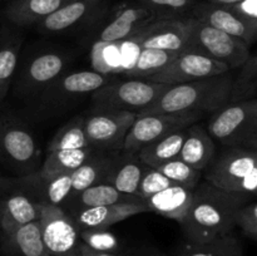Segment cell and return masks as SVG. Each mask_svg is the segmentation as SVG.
Returning <instances> with one entry per match:
<instances>
[{"label": "cell", "instance_id": "6da1fadb", "mask_svg": "<svg viewBox=\"0 0 257 256\" xmlns=\"http://www.w3.org/2000/svg\"><path fill=\"white\" fill-rule=\"evenodd\" d=\"M251 198L240 193L221 191L208 182H200L192 192V202L181 222L188 241L207 242L232 232L235 215Z\"/></svg>", "mask_w": 257, "mask_h": 256}, {"label": "cell", "instance_id": "7a4b0ae2", "mask_svg": "<svg viewBox=\"0 0 257 256\" xmlns=\"http://www.w3.org/2000/svg\"><path fill=\"white\" fill-rule=\"evenodd\" d=\"M232 77V74L226 72L205 79L170 85L156 102L140 114L213 113L228 103Z\"/></svg>", "mask_w": 257, "mask_h": 256}, {"label": "cell", "instance_id": "3957f363", "mask_svg": "<svg viewBox=\"0 0 257 256\" xmlns=\"http://www.w3.org/2000/svg\"><path fill=\"white\" fill-rule=\"evenodd\" d=\"M202 176L218 190L253 197L257 190V152L243 147H225L213 157Z\"/></svg>", "mask_w": 257, "mask_h": 256}, {"label": "cell", "instance_id": "277c9868", "mask_svg": "<svg viewBox=\"0 0 257 256\" xmlns=\"http://www.w3.org/2000/svg\"><path fill=\"white\" fill-rule=\"evenodd\" d=\"M207 132L223 147L257 148V99L227 103L211 115Z\"/></svg>", "mask_w": 257, "mask_h": 256}, {"label": "cell", "instance_id": "5b68a950", "mask_svg": "<svg viewBox=\"0 0 257 256\" xmlns=\"http://www.w3.org/2000/svg\"><path fill=\"white\" fill-rule=\"evenodd\" d=\"M170 84L151 82L143 78L108 82L92 93L97 109H117L140 114L158 99Z\"/></svg>", "mask_w": 257, "mask_h": 256}, {"label": "cell", "instance_id": "8992f818", "mask_svg": "<svg viewBox=\"0 0 257 256\" xmlns=\"http://www.w3.org/2000/svg\"><path fill=\"white\" fill-rule=\"evenodd\" d=\"M188 38L187 50H195L211 59L220 62L228 70L240 67L250 57V45L238 38L187 17Z\"/></svg>", "mask_w": 257, "mask_h": 256}, {"label": "cell", "instance_id": "52a82bcc", "mask_svg": "<svg viewBox=\"0 0 257 256\" xmlns=\"http://www.w3.org/2000/svg\"><path fill=\"white\" fill-rule=\"evenodd\" d=\"M202 117L198 112L165 113V114H137L123 142L128 156H135L145 146L176 132L185 130Z\"/></svg>", "mask_w": 257, "mask_h": 256}, {"label": "cell", "instance_id": "ba28073f", "mask_svg": "<svg viewBox=\"0 0 257 256\" xmlns=\"http://www.w3.org/2000/svg\"><path fill=\"white\" fill-rule=\"evenodd\" d=\"M38 222L49 256H80V228L60 206L40 203Z\"/></svg>", "mask_w": 257, "mask_h": 256}, {"label": "cell", "instance_id": "9c48e42d", "mask_svg": "<svg viewBox=\"0 0 257 256\" xmlns=\"http://www.w3.org/2000/svg\"><path fill=\"white\" fill-rule=\"evenodd\" d=\"M108 82H110L109 75L102 74L95 70L63 73L38 95V107L43 112L67 107L70 103L77 102L79 98L98 90Z\"/></svg>", "mask_w": 257, "mask_h": 256}, {"label": "cell", "instance_id": "30bf717a", "mask_svg": "<svg viewBox=\"0 0 257 256\" xmlns=\"http://www.w3.org/2000/svg\"><path fill=\"white\" fill-rule=\"evenodd\" d=\"M0 160L23 175L35 172L39 147L25 125L0 119Z\"/></svg>", "mask_w": 257, "mask_h": 256}, {"label": "cell", "instance_id": "8fae6325", "mask_svg": "<svg viewBox=\"0 0 257 256\" xmlns=\"http://www.w3.org/2000/svg\"><path fill=\"white\" fill-rule=\"evenodd\" d=\"M137 114L127 110L97 109L84 118V131L89 146L107 151L123 147V142Z\"/></svg>", "mask_w": 257, "mask_h": 256}, {"label": "cell", "instance_id": "7c38bea8", "mask_svg": "<svg viewBox=\"0 0 257 256\" xmlns=\"http://www.w3.org/2000/svg\"><path fill=\"white\" fill-rule=\"evenodd\" d=\"M226 72H228V68L222 63L216 62L195 50H183L167 67L147 79L151 82L175 85L205 79Z\"/></svg>", "mask_w": 257, "mask_h": 256}, {"label": "cell", "instance_id": "4fadbf2b", "mask_svg": "<svg viewBox=\"0 0 257 256\" xmlns=\"http://www.w3.org/2000/svg\"><path fill=\"white\" fill-rule=\"evenodd\" d=\"M2 188L28 196L37 203L60 206L67 202L72 193V173L45 177L38 172L28 173L17 180L3 181Z\"/></svg>", "mask_w": 257, "mask_h": 256}, {"label": "cell", "instance_id": "5bb4252c", "mask_svg": "<svg viewBox=\"0 0 257 256\" xmlns=\"http://www.w3.org/2000/svg\"><path fill=\"white\" fill-rule=\"evenodd\" d=\"M108 0H69L38 24L44 34H62L99 20L108 10Z\"/></svg>", "mask_w": 257, "mask_h": 256}, {"label": "cell", "instance_id": "9a60e30c", "mask_svg": "<svg viewBox=\"0 0 257 256\" xmlns=\"http://www.w3.org/2000/svg\"><path fill=\"white\" fill-rule=\"evenodd\" d=\"M187 18L158 19L150 23L128 42L140 45V49H161L183 52L188 48Z\"/></svg>", "mask_w": 257, "mask_h": 256}, {"label": "cell", "instance_id": "2e32d148", "mask_svg": "<svg viewBox=\"0 0 257 256\" xmlns=\"http://www.w3.org/2000/svg\"><path fill=\"white\" fill-rule=\"evenodd\" d=\"M67 58L57 52L38 54L25 65L19 78V92L25 97L39 95L67 69Z\"/></svg>", "mask_w": 257, "mask_h": 256}, {"label": "cell", "instance_id": "e0dca14e", "mask_svg": "<svg viewBox=\"0 0 257 256\" xmlns=\"http://www.w3.org/2000/svg\"><path fill=\"white\" fill-rule=\"evenodd\" d=\"M190 17L238 38L248 45L256 40L257 28L251 27L241 20L230 8L225 5L213 4L210 2H197L191 9Z\"/></svg>", "mask_w": 257, "mask_h": 256}, {"label": "cell", "instance_id": "ac0fdd59", "mask_svg": "<svg viewBox=\"0 0 257 256\" xmlns=\"http://www.w3.org/2000/svg\"><path fill=\"white\" fill-rule=\"evenodd\" d=\"M158 20L152 10L145 5H131L123 8L115 17L100 30L98 35L99 42L122 43L130 40L150 23Z\"/></svg>", "mask_w": 257, "mask_h": 256}, {"label": "cell", "instance_id": "d6986e66", "mask_svg": "<svg viewBox=\"0 0 257 256\" xmlns=\"http://www.w3.org/2000/svg\"><path fill=\"white\" fill-rule=\"evenodd\" d=\"M145 202H123L98 207L80 208L72 211L70 217L80 230L87 228H108L114 223L124 221L138 213L148 212Z\"/></svg>", "mask_w": 257, "mask_h": 256}, {"label": "cell", "instance_id": "ffe728a7", "mask_svg": "<svg viewBox=\"0 0 257 256\" xmlns=\"http://www.w3.org/2000/svg\"><path fill=\"white\" fill-rule=\"evenodd\" d=\"M40 203L19 192H10L0 197V227L4 235L15 228L39 220Z\"/></svg>", "mask_w": 257, "mask_h": 256}, {"label": "cell", "instance_id": "44dd1931", "mask_svg": "<svg viewBox=\"0 0 257 256\" xmlns=\"http://www.w3.org/2000/svg\"><path fill=\"white\" fill-rule=\"evenodd\" d=\"M217 153L215 141L201 124H191L186 128V137L177 158L203 172Z\"/></svg>", "mask_w": 257, "mask_h": 256}, {"label": "cell", "instance_id": "7402d4cb", "mask_svg": "<svg viewBox=\"0 0 257 256\" xmlns=\"http://www.w3.org/2000/svg\"><path fill=\"white\" fill-rule=\"evenodd\" d=\"M193 190L175 185L145 198L148 210L170 220L182 222L190 210Z\"/></svg>", "mask_w": 257, "mask_h": 256}, {"label": "cell", "instance_id": "603a6c76", "mask_svg": "<svg viewBox=\"0 0 257 256\" xmlns=\"http://www.w3.org/2000/svg\"><path fill=\"white\" fill-rule=\"evenodd\" d=\"M69 0H10L5 18L17 27L39 24Z\"/></svg>", "mask_w": 257, "mask_h": 256}, {"label": "cell", "instance_id": "cb8c5ba5", "mask_svg": "<svg viewBox=\"0 0 257 256\" xmlns=\"http://www.w3.org/2000/svg\"><path fill=\"white\" fill-rule=\"evenodd\" d=\"M67 202L70 203V210H80V208L98 207V206H108L114 203L123 202H145L137 196L124 195L117 188L107 182L95 183L84 190L69 196Z\"/></svg>", "mask_w": 257, "mask_h": 256}, {"label": "cell", "instance_id": "d4e9b609", "mask_svg": "<svg viewBox=\"0 0 257 256\" xmlns=\"http://www.w3.org/2000/svg\"><path fill=\"white\" fill-rule=\"evenodd\" d=\"M118 157L110 156L104 151L97 150L92 153L87 161L72 172V193H77L95 183L104 182L107 176L112 171Z\"/></svg>", "mask_w": 257, "mask_h": 256}, {"label": "cell", "instance_id": "484cf974", "mask_svg": "<svg viewBox=\"0 0 257 256\" xmlns=\"http://www.w3.org/2000/svg\"><path fill=\"white\" fill-rule=\"evenodd\" d=\"M186 137V128L170 133L150 145L145 146L137 153L138 160L148 167L156 168L162 163L177 158Z\"/></svg>", "mask_w": 257, "mask_h": 256}, {"label": "cell", "instance_id": "4316f807", "mask_svg": "<svg viewBox=\"0 0 257 256\" xmlns=\"http://www.w3.org/2000/svg\"><path fill=\"white\" fill-rule=\"evenodd\" d=\"M147 168L148 166L141 162L138 157L125 158V160L117 158L112 171L107 176L104 182L112 185L113 187L117 188L119 192L124 193V195L137 196L141 178Z\"/></svg>", "mask_w": 257, "mask_h": 256}, {"label": "cell", "instance_id": "83f0119b", "mask_svg": "<svg viewBox=\"0 0 257 256\" xmlns=\"http://www.w3.org/2000/svg\"><path fill=\"white\" fill-rule=\"evenodd\" d=\"M5 237L14 256H49L42 241L38 221L15 228Z\"/></svg>", "mask_w": 257, "mask_h": 256}, {"label": "cell", "instance_id": "f1b7e54d", "mask_svg": "<svg viewBox=\"0 0 257 256\" xmlns=\"http://www.w3.org/2000/svg\"><path fill=\"white\" fill-rule=\"evenodd\" d=\"M94 148H78V150H58L48 152L47 158L40 167L39 173L45 177L72 173L77 170L92 153Z\"/></svg>", "mask_w": 257, "mask_h": 256}, {"label": "cell", "instance_id": "f546056e", "mask_svg": "<svg viewBox=\"0 0 257 256\" xmlns=\"http://www.w3.org/2000/svg\"><path fill=\"white\" fill-rule=\"evenodd\" d=\"M241 243L231 233L207 242L188 241L181 250V256H241Z\"/></svg>", "mask_w": 257, "mask_h": 256}, {"label": "cell", "instance_id": "4dcf8cb0", "mask_svg": "<svg viewBox=\"0 0 257 256\" xmlns=\"http://www.w3.org/2000/svg\"><path fill=\"white\" fill-rule=\"evenodd\" d=\"M180 53L161 49H140V54L135 64L131 69L125 70V75L130 78L147 79L167 67Z\"/></svg>", "mask_w": 257, "mask_h": 256}, {"label": "cell", "instance_id": "1f68e13d", "mask_svg": "<svg viewBox=\"0 0 257 256\" xmlns=\"http://www.w3.org/2000/svg\"><path fill=\"white\" fill-rule=\"evenodd\" d=\"M257 90V57H250L238 67L237 75L232 77L231 92L228 103L241 102L251 98H256Z\"/></svg>", "mask_w": 257, "mask_h": 256}, {"label": "cell", "instance_id": "d6a6232c", "mask_svg": "<svg viewBox=\"0 0 257 256\" xmlns=\"http://www.w3.org/2000/svg\"><path fill=\"white\" fill-rule=\"evenodd\" d=\"M90 147L84 131V117H75L63 125L48 145V152Z\"/></svg>", "mask_w": 257, "mask_h": 256}, {"label": "cell", "instance_id": "836d02e7", "mask_svg": "<svg viewBox=\"0 0 257 256\" xmlns=\"http://www.w3.org/2000/svg\"><path fill=\"white\" fill-rule=\"evenodd\" d=\"M20 47H22L20 38H13L0 45V100L5 98L14 78Z\"/></svg>", "mask_w": 257, "mask_h": 256}, {"label": "cell", "instance_id": "e575fe53", "mask_svg": "<svg viewBox=\"0 0 257 256\" xmlns=\"http://www.w3.org/2000/svg\"><path fill=\"white\" fill-rule=\"evenodd\" d=\"M156 170L163 173L166 177L170 178L176 185L183 186V187L191 188V190H193L201 182V178H202L201 171L187 165L180 158H173L168 162L162 163L161 166L156 167Z\"/></svg>", "mask_w": 257, "mask_h": 256}, {"label": "cell", "instance_id": "d590c367", "mask_svg": "<svg viewBox=\"0 0 257 256\" xmlns=\"http://www.w3.org/2000/svg\"><path fill=\"white\" fill-rule=\"evenodd\" d=\"M197 0H140V4L145 5L155 13L157 19H176L185 13H190Z\"/></svg>", "mask_w": 257, "mask_h": 256}, {"label": "cell", "instance_id": "8d00e7d4", "mask_svg": "<svg viewBox=\"0 0 257 256\" xmlns=\"http://www.w3.org/2000/svg\"><path fill=\"white\" fill-rule=\"evenodd\" d=\"M80 242L95 251L103 252H113L118 250L119 242L117 236L113 235L107 228H87L80 230Z\"/></svg>", "mask_w": 257, "mask_h": 256}, {"label": "cell", "instance_id": "74e56055", "mask_svg": "<svg viewBox=\"0 0 257 256\" xmlns=\"http://www.w3.org/2000/svg\"><path fill=\"white\" fill-rule=\"evenodd\" d=\"M175 185L176 183H173L170 178L166 177L158 170L148 167L146 170V172L143 173L142 178H141V182L137 191V197L145 200V198L150 197V196L161 192V191Z\"/></svg>", "mask_w": 257, "mask_h": 256}, {"label": "cell", "instance_id": "f35d334b", "mask_svg": "<svg viewBox=\"0 0 257 256\" xmlns=\"http://www.w3.org/2000/svg\"><path fill=\"white\" fill-rule=\"evenodd\" d=\"M114 44L117 43H107L97 40L92 49V65L95 72L102 74L109 75L112 73H117V67L113 64V55L117 54L114 49Z\"/></svg>", "mask_w": 257, "mask_h": 256}, {"label": "cell", "instance_id": "ab89813d", "mask_svg": "<svg viewBox=\"0 0 257 256\" xmlns=\"http://www.w3.org/2000/svg\"><path fill=\"white\" fill-rule=\"evenodd\" d=\"M235 226H238L243 235L256 240L257 238V203L248 201L243 203L235 215Z\"/></svg>", "mask_w": 257, "mask_h": 256}, {"label": "cell", "instance_id": "60d3db41", "mask_svg": "<svg viewBox=\"0 0 257 256\" xmlns=\"http://www.w3.org/2000/svg\"><path fill=\"white\" fill-rule=\"evenodd\" d=\"M231 10L251 27L257 28V0H241L233 5H228Z\"/></svg>", "mask_w": 257, "mask_h": 256}, {"label": "cell", "instance_id": "b9f144b4", "mask_svg": "<svg viewBox=\"0 0 257 256\" xmlns=\"http://www.w3.org/2000/svg\"><path fill=\"white\" fill-rule=\"evenodd\" d=\"M80 256H114L112 252H103V251H95L93 248H89L88 246L80 243L79 247Z\"/></svg>", "mask_w": 257, "mask_h": 256}, {"label": "cell", "instance_id": "7bdbcfd3", "mask_svg": "<svg viewBox=\"0 0 257 256\" xmlns=\"http://www.w3.org/2000/svg\"><path fill=\"white\" fill-rule=\"evenodd\" d=\"M206 2L213 3V4H218V5H225V7H228V5H233L236 3L241 2V0H206Z\"/></svg>", "mask_w": 257, "mask_h": 256}, {"label": "cell", "instance_id": "ee69618b", "mask_svg": "<svg viewBox=\"0 0 257 256\" xmlns=\"http://www.w3.org/2000/svg\"><path fill=\"white\" fill-rule=\"evenodd\" d=\"M7 2H10V0H7Z\"/></svg>", "mask_w": 257, "mask_h": 256}]
</instances>
